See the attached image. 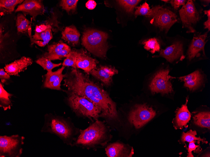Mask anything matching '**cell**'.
<instances>
[{"label": "cell", "mask_w": 210, "mask_h": 157, "mask_svg": "<svg viewBox=\"0 0 210 157\" xmlns=\"http://www.w3.org/2000/svg\"><path fill=\"white\" fill-rule=\"evenodd\" d=\"M205 14L207 15V20L204 22L203 25L204 26V29H207L208 31L210 30V10H205L204 11Z\"/></svg>", "instance_id": "38"}, {"label": "cell", "mask_w": 210, "mask_h": 157, "mask_svg": "<svg viewBox=\"0 0 210 157\" xmlns=\"http://www.w3.org/2000/svg\"><path fill=\"white\" fill-rule=\"evenodd\" d=\"M118 73V71L114 67L100 66L98 68L92 70L89 74L100 80L106 85L108 86L111 84L112 77Z\"/></svg>", "instance_id": "16"}, {"label": "cell", "mask_w": 210, "mask_h": 157, "mask_svg": "<svg viewBox=\"0 0 210 157\" xmlns=\"http://www.w3.org/2000/svg\"><path fill=\"white\" fill-rule=\"evenodd\" d=\"M197 142L196 141H192L189 142V146L188 148V152L187 157H193L194 156L192 154V151H194V152L196 153V148L199 146L195 144V143Z\"/></svg>", "instance_id": "35"}, {"label": "cell", "mask_w": 210, "mask_h": 157, "mask_svg": "<svg viewBox=\"0 0 210 157\" xmlns=\"http://www.w3.org/2000/svg\"><path fill=\"white\" fill-rule=\"evenodd\" d=\"M183 44L180 42H176L164 50H161L159 56L165 58L167 61L172 62L180 58L183 59Z\"/></svg>", "instance_id": "17"}, {"label": "cell", "mask_w": 210, "mask_h": 157, "mask_svg": "<svg viewBox=\"0 0 210 157\" xmlns=\"http://www.w3.org/2000/svg\"><path fill=\"white\" fill-rule=\"evenodd\" d=\"M144 48L154 54L157 51H159L160 49V44L155 38H150L142 42Z\"/></svg>", "instance_id": "30"}, {"label": "cell", "mask_w": 210, "mask_h": 157, "mask_svg": "<svg viewBox=\"0 0 210 157\" xmlns=\"http://www.w3.org/2000/svg\"><path fill=\"white\" fill-rule=\"evenodd\" d=\"M42 133H48L55 135L68 145L73 147L78 135L80 129L76 127L70 118L47 114L44 116Z\"/></svg>", "instance_id": "3"}, {"label": "cell", "mask_w": 210, "mask_h": 157, "mask_svg": "<svg viewBox=\"0 0 210 157\" xmlns=\"http://www.w3.org/2000/svg\"><path fill=\"white\" fill-rule=\"evenodd\" d=\"M78 1V0H62L59 5L69 13L70 12H73L75 11Z\"/></svg>", "instance_id": "34"}, {"label": "cell", "mask_w": 210, "mask_h": 157, "mask_svg": "<svg viewBox=\"0 0 210 157\" xmlns=\"http://www.w3.org/2000/svg\"><path fill=\"white\" fill-rule=\"evenodd\" d=\"M36 62L41 66L44 70H46L47 72L52 71L54 68L58 67L62 64L61 63L58 64L53 63L50 60L44 56L37 59Z\"/></svg>", "instance_id": "31"}, {"label": "cell", "mask_w": 210, "mask_h": 157, "mask_svg": "<svg viewBox=\"0 0 210 157\" xmlns=\"http://www.w3.org/2000/svg\"><path fill=\"white\" fill-rule=\"evenodd\" d=\"M184 82V86L190 90L194 91L198 88L203 82V77L198 70L195 71L188 75L179 77Z\"/></svg>", "instance_id": "20"}, {"label": "cell", "mask_w": 210, "mask_h": 157, "mask_svg": "<svg viewBox=\"0 0 210 157\" xmlns=\"http://www.w3.org/2000/svg\"><path fill=\"white\" fill-rule=\"evenodd\" d=\"M168 69L160 70L154 76L149 85L152 93H160L163 94L173 91L170 80L174 77L169 75Z\"/></svg>", "instance_id": "9"}, {"label": "cell", "mask_w": 210, "mask_h": 157, "mask_svg": "<svg viewBox=\"0 0 210 157\" xmlns=\"http://www.w3.org/2000/svg\"><path fill=\"white\" fill-rule=\"evenodd\" d=\"M62 34V38L69 44L75 46L78 44L80 34L75 26L66 27Z\"/></svg>", "instance_id": "23"}, {"label": "cell", "mask_w": 210, "mask_h": 157, "mask_svg": "<svg viewBox=\"0 0 210 157\" xmlns=\"http://www.w3.org/2000/svg\"><path fill=\"white\" fill-rule=\"evenodd\" d=\"M194 123L202 128H210V112H201L198 113L193 117Z\"/></svg>", "instance_id": "27"}, {"label": "cell", "mask_w": 210, "mask_h": 157, "mask_svg": "<svg viewBox=\"0 0 210 157\" xmlns=\"http://www.w3.org/2000/svg\"><path fill=\"white\" fill-rule=\"evenodd\" d=\"M188 101V98H187L186 103L179 108L176 112L175 121V127L180 129L187 127V123L191 119V113L187 106Z\"/></svg>", "instance_id": "21"}, {"label": "cell", "mask_w": 210, "mask_h": 157, "mask_svg": "<svg viewBox=\"0 0 210 157\" xmlns=\"http://www.w3.org/2000/svg\"><path fill=\"white\" fill-rule=\"evenodd\" d=\"M78 53L77 51H71L64 60L62 64V65L64 66H71L74 69H76V62Z\"/></svg>", "instance_id": "33"}, {"label": "cell", "mask_w": 210, "mask_h": 157, "mask_svg": "<svg viewBox=\"0 0 210 157\" xmlns=\"http://www.w3.org/2000/svg\"><path fill=\"white\" fill-rule=\"evenodd\" d=\"M10 75L6 72H5L4 69L1 68L0 69V78L1 82L3 83H4L6 80L9 79L10 78Z\"/></svg>", "instance_id": "37"}, {"label": "cell", "mask_w": 210, "mask_h": 157, "mask_svg": "<svg viewBox=\"0 0 210 157\" xmlns=\"http://www.w3.org/2000/svg\"><path fill=\"white\" fill-rule=\"evenodd\" d=\"M202 5L206 7L210 3V1L209 0H201Z\"/></svg>", "instance_id": "41"}, {"label": "cell", "mask_w": 210, "mask_h": 157, "mask_svg": "<svg viewBox=\"0 0 210 157\" xmlns=\"http://www.w3.org/2000/svg\"><path fill=\"white\" fill-rule=\"evenodd\" d=\"M97 61L89 56L83 51L78 52L76 62V67L82 69L86 73L89 74L91 71L97 68Z\"/></svg>", "instance_id": "19"}, {"label": "cell", "mask_w": 210, "mask_h": 157, "mask_svg": "<svg viewBox=\"0 0 210 157\" xmlns=\"http://www.w3.org/2000/svg\"><path fill=\"white\" fill-rule=\"evenodd\" d=\"M32 62L31 58L23 56L20 59L6 65L4 68L6 72L9 75L18 76H19V73L25 70Z\"/></svg>", "instance_id": "18"}, {"label": "cell", "mask_w": 210, "mask_h": 157, "mask_svg": "<svg viewBox=\"0 0 210 157\" xmlns=\"http://www.w3.org/2000/svg\"><path fill=\"white\" fill-rule=\"evenodd\" d=\"M64 85L68 92L85 97L101 110V117L108 120H116L118 114L115 102L107 92L91 81L88 76L76 69L65 75Z\"/></svg>", "instance_id": "1"}, {"label": "cell", "mask_w": 210, "mask_h": 157, "mask_svg": "<svg viewBox=\"0 0 210 157\" xmlns=\"http://www.w3.org/2000/svg\"><path fill=\"white\" fill-rule=\"evenodd\" d=\"M107 33L94 29H87L83 33L82 44L90 52L98 57L106 56L108 46Z\"/></svg>", "instance_id": "5"}, {"label": "cell", "mask_w": 210, "mask_h": 157, "mask_svg": "<svg viewBox=\"0 0 210 157\" xmlns=\"http://www.w3.org/2000/svg\"><path fill=\"white\" fill-rule=\"evenodd\" d=\"M201 11L198 10L193 1L188 0L179 11V14L182 24L183 28L188 29L187 33H194L193 26L201 18Z\"/></svg>", "instance_id": "8"}, {"label": "cell", "mask_w": 210, "mask_h": 157, "mask_svg": "<svg viewBox=\"0 0 210 157\" xmlns=\"http://www.w3.org/2000/svg\"><path fill=\"white\" fill-rule=\"evenodd\" d=\"M12 95L8 93L4 88L2 84H0V106L5 111L10 109L12 105L10 98Z\"/></svg>", "instance_id": "28"}, {"label": "cell", "mask_w": 210, "mask_h": 157, "mask_svg": "<svg viewBox=\"0 0 210 157\" xmlns=\"http://www.w3.org/2000/svg\"><path fill=\"white\" fill-rule=\"evenodd\" d=\"M48 25L42 24L39 25H36L35 31L37 32H41L46 30L48 28Z\"/></svg>", "instance_id": "39"}, {"label": "cell", "mask_w": 210, "mask_h": 157, "mask_svg": "<svg viewBox=\"0 0 210 157\" xmlns=\"http://www.w3.org/2000/svg\"><path fill=\"white\" fill-rule=\"evenodd\" d=\"M196 131H193L192 130H190L185 133L183 132L181 137V141L183 143L185 142H190L192 141H196L199 144L200 142H202V144L207 143L205 138H201L200 137H197L196 136Z\"/></svg>", "instance_id": "29"}, {"label": "cell", "mask_w": 210, "mask_h": 157, "mask_svg": "<svg viewBox=\"0 0 210 157\" xmlns=\"http://www.w3.org/2000/svg\"><path fill=\"white\" fill-rule=\"evenodd\" d=\"M25 137L18 134L0 136V157H19Z\"/></svg>", "instance_id": "6"}, {"label": "cell", "mask_w": 210, "mask_h": 157, "mask_svg": "<svg viewBox=\"0 0 210 157\" xmlns=\"http://www.w3.org/2000/svg\"><path fill=\"white\" fill-rule=\"evenodd\" d=\"M185 0H172L169 3L174 9L177 10L181 6H184L185 4Z\"/></svg>", "instance_id": "36"}, {"label": "cell", "mask_w": 210, "mask_h": 157, "mask_svg": "<svg viewBox=\"0 0 210 157\" xmlns=\"http://www.w3.org/2000/svg\"><path fill=\"white\" fill-rule=\"evenodd\" d=\"M52 38V27L49 25L45 31L41 32L35 31L34 34L30 37L31 45L35 44L42 47L47 44Z\"/></svg>", "instance_id": "22"}, {"label": "cell", "mask_w": 210, "mask_h": 157, "mask_svg": "<svg viewBox=\"0 0 210 157\" xmlns=\"http://www.w3.org/2000/svg\"><path fill=\"white\" fill-rule=\"evenodd\" d=\"M65 66H63L56 71L47 72L45 75V79L44 87L52 90H61V83L65 74L63 75V71Z\"/></svg>", "instance_id": "15"}, {"label": "cell", "mask_w": 210, "mask_h": 157, "mask_svg": "<svg viewBox=\"0 0 210 157\" xmlns=\"http://www.w3.org/2000/svg\"><path fill=\"white\" fill-rule=\"evenodd\" d=\"M44 5L41 0H25L19 5L15 12H22L24 14H29L35 21L37 16L42 15L45 12Z\"/></svg>", "instance_id": "11"}, {"label": "cell", "mask_w": 210, "mask_h": 157, "mask_svg": "<svg viewBox=\"0 0 210 157\" xmlns=\"http://www.w3.org/2000/svg\"><path fill=\"white\" fill-rule=\"evenodd\" d=\"M105 150L108 157H130L134 153L132 147L118 142L108 145Z\"/></svg>", "instance_id": "14"}, {"label": "cell", "mask_w": 210, "mask_h": 157, "mask_svg": "<svg viewBox=\"0 0 210 157\" xmlns=\"http://www.w3.org/2000/svg\"><path fill=\"white\" fill-rule=\"evenodd\" d=\"M64 91L67 94V103L72 110L78 116L91 121L98 120L101 117V109L86 97L73 92Z\"/></svg>", "instance_id": "4"}, {"label": "cell", "mask_w": 210, "mask_h": 157, "mask_svg": "<svg viewBox=\"0 0 210 157\" xmlns=\"http://www.w3.org/2000/svg\"><path fill=\"white\" fill-rule=\"evenodd\" d=\"M156 114L154 109L146 104H136L130 112L128 119L135 128L138 129L153 118Z\"/></svg>", "instance_id": "7"}, {"label": "cell", "mask_w": 210, "mask_h": 157, "mask_svg": "<svg viewBox=\"0 0 210 157\" xmlns=\"http://www.w3.org/2000/svg\"><path fill=\"white\" fill-rule=\"evenodd\" d=\"M47 51L44 54L43 56L51 60H61L66 57L71 50L69 46L60 40L48 45Z\"/></svg>", "instance_id": "12"}, {"label": "cell", "mask_w": 210, "mask_h": 157, "mask_svg": "<svg viewBox=\"0 0 210 157\" xmlns=\"http://www.w3.org/2000/svg\"><path fill=\"white\" fill-rule=\"evenodd\" d=\"M31 22L22 14L19 13L17 15L16 25L18 34L28 33L31 29Z\"/></svg>", "instance_id": "26"}, {"label": "cell", "mask_w": 210, "mask_h": 157, "mask_svg": "<svg viewBox=\"0 0 210 157\" xmlns=\"http://www.w3.org/2000/svg\"><path fill=\"white\" fill-rule=\"evenodd\" d=\"M97 5L96 2L93 0L88 1L86 4V7L88 9L92 10L94 9Z\"/></svg>", "instance_id": "40"}, {"label": "cell", "mask_w": 210, "mask_h": 157, "mask_svg": "<svg viewBox=\"0 0 210 157\" xmlns=\"http://www.w3.org/2000/svg\"><path fill=\"white\" fill-rule=\"evenodd\" d=\"M207 33L194 35L188 51V58L189 60L200 57L201 54L205 55L204 46L207 41L206 40Z\"/></svg>", "instance_id": "13"}, {"label": "cell", "mask_w": 210, "mask_h": 157, "mask_svg": "<svg viewBox=\"0 0 210 157\" xmlns=\"http://www.w3.org/2000/svg\"><path fill=\"white\" fill-rule=\"evenodd\" d=\"M141 0H117L118 4L128 13H132L136 6Z\"/></svg>", "instance_id": "32"}, {"label": "cell", "mask_w": 210, "mask_h": 157, "mask_svg": "<svg viewBox=\"0 0 210 157\" xmlns=\"http://www.w3.org/2000/svg\"><path fill=\"white\" fill-rule=\"evenodd\" d=\"M161 1H163V2H164L165 3H169V1H170V0H161Z\"/></svg>", "instance_id": "42"}, {"label": "cell", "mask_w": 210, "mask_h": 157, "mask_svg": "<svg viewBox=\"0 0 210 157\" xmlns=\"http://www.w3.org/2000/svg\"><path fill=\"white\" fill-rule=\"evenodd\" d=\"M110 132L105 122L96 120L85 129H80L73 147L95 150L97 148L103 147L112 139Z\"/></svg>", "instance_id": "2"}, {"label": "cell", "mask_w": 210, "mask_h": 157, "mask_svg": "<svg viewBox=\"0 0 210 157\" xmlns=\"http://www.w3.org/2000/svg\"><path fill=\"white\" fill-rule=\"evenodd\" d=\"M24 1L22 0H0V11L1 15L10 14L14 10L16 6L21 4Z\"/></svg>", "instance_id": "25"}, {"label": "cell", "mask_w": 210, "mask_h": 157, "mask_svg": "<svg viewBox=\"0 0 210 157\" xmlns=\"http://www.w3.org/2000/svg\"><path fill=\"white\" fill-rule=\"evenodd\" d=\"M162 7L161 6L158 5L151 8L146 2L140 6L135 7L136 10L134 15L135 17L141 15L148 17H153Z\"/></svg>", "instance_id": "24"}, {"label": "cell", "mask_w": 210, "mask_h": 157, "mask_svg": "<svg viewBox=\"0 0 210 157\" xmlns=\"http://www.w3.org/2000/svg\"><path fill=\"white\" fill-rule=\"evenodd\" d=\"M176 14L170 9L163 8V6L157 12L151 23L158 27L161 30L167 32L177 21Z\"/></svg>", "instance_id": "10"}]
</instances>
